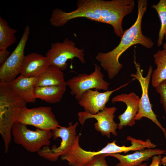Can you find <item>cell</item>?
<instances>
[{
	"instance_id": "6da1fadb",
	"label": "cell",
	"mask_w": 166,
	"mask_h": 166,
	"mask_svg": "<svg viewBox=\"0 0 166 166\" xmlns=\"http://www.w3.org/2000/svg\"><path fill=\"white\" fill-rule=\"evenodd\" d=\"M133 0H78L77 8L70 12L57 8L51 13L49 21L53 26H63L69 20L85 18L91 20L109 24L115 34L121 38L124 31L122 26L124 18L132 12Z\"/></svg>"
},
{
	"instance_id": "7a4b0ae2",
	"label": "cell",
	"mask_w": 166,
	"mask_h": 166,
	"mask_svg": "<svg viewBox=\"0 0 166 166\" xmlns=\"http://www.w3.org/2000/svg\"><path fill=\"white\" fill-rule=\"evenodd\" d=\"M138 14L136 20L129 29L124 31L118 45L113 50L107 53L98 52L96 60L106 71L109 78L112 79L118 73L123 67L119 58L124 52L132 45L140 44L147 49L152 48L153 42L149 38L144 35L141 30L143 16L147 7L146 0H138Z\"/></svg>"
},
{
	"instance_id": "3957f363",
	"label": "cell",
	"mask_w": 166,
	"mask_h": 166,
	"mask_svg": "<svg viewBox=\"0 0 166 166\" xmlns=\"http://www.w3.org/2000/svg\"><path fill=\"white\" fill-rule=\"evenodd\" d=\"M26 103L13 94L4 83L0 82V133L7 152L11 140V131L14 122L12 119L14 109L26 106Z\"/></svg>"
},
{
	"instance_id": "277c9868",
	"label": "cell",
	"mask_w": 166,
	"mask_h": 166,
	"mask_svg": "<svg viewBox=\"0 0 166 166\" xmlns=\"http://www.w3.org/2000/svg\"><path fill=\"white\" fill-rule=\"evenodd\" d=\"M12 119L14 123L31 125L45 130H52L61 126L50 107L16 108L14 109Z\"/></svg>"
},
{
	"instance_id": "5b68a950",
	"label": "cell",
	"mask_w": 166,
	"mask_h": 166,
	"mask_svg": "<svg viewBox=\"0 0 166 166\" xmlns=\"http://www.w3.org/2000/svg\"><path fill=\"white\" fill-rule=\"evenodd\" d=\"M11 133L15 143L21 145L27 151L39 152L42 148L49 146L52 137L51 130L37 128L33 131L28 128L27 125L14 123Z\"/></svg>"
},
{
	"instance_id": "8992f818",
	"label": "cell",
	"mask_w": 166,
	"mask_h": 166,
	"mask_svg": "<svg viewBox=\"0 0 166 166\" xmlns=\"http://www.w3.org/2000/svg\"><path fill=\"white\" fill-rule=\"evenodd\" d=\"M69 126H61L52 130V138L55 140L60 138L61 140L59 146H53L51 148L45 146L38 153V155L48 160L55 161L58 157L68 152L73 146L78 135H77L76 128L78 122L73 124L69 123Z\"/></svg>"
},
{
	"instance_id": "52a82bcc",
	"label": "cell",
	"mask_w": 166,
	"mask_h": 166,
	"mask_svg": "<svg viewBox=\"0 0 166 166\" xmlns=\"http://www.w3.org/2000/svg\"><path fill=\"white\" fill-rule=\"evenodd\" d=\"M84 52L83 49H78L74 42L66 38L62 42L52 43L45 56L48 60L49 65L56 66L62 71L68 66L67 61L74 57L78 58L82 63H85Z\"/></svg>"
},
{
	"instance_id": "ba28073f",
	"label": "cell",
	"mask_w": 166,
	"mask_h": 166,
	"mask_svg": "<svg viewBox=\"0 0 166 166\" xmlns=\"http://www.w3.org/2000/svg\"><path fill=\"white\" fill-rule=\"evenodd\" d=\"M94 65V70L89 74L80 73L66 81L70 94L75 96L76 100L78 101L83 93L91 89L109 90L110 83L104 80L101 68L96 64Z\"/></svg>"
},
{
	"instance_id": "9c48e42d",
	"label": "cell",
	"mask_w": 166,
	"mask_h": 166,
	"mask_svg": "<svg viewBox=\"0 0 166 166\" xmlns=\"http://www.w3.org/2000/svg\"><path fill=\"white\" fill-rule=\"evenodd\" d=\"M134 63L136 69L135 74H132L130 76L134 79L137 80L141 87L142 95L140 98L138 111L135 117V120H139L143 117L147 118L155 123L163 131L166 139V130L158 121L157 116L153 111L152 105L150 103L148 94L149 84L153 72L152 67L150 66L146 76L144 77L143 70L141 69L140 65L136 61L135 53L134 55Z\"/></svg>"
},
{
	"instance_id": "30bf717a",
	"label": "cell",
	"mask_w": 166,
	"mask_h": 166,
	"mask_svg": "<svg viewBox=\"0 0 166 166\" xmlns=\"http://www.w3.org/2000/svg\"><path fill=\"white\" fill-rule=\"evenodd\" d=\"M30 33V27L27 26L17 46L5 62L0 67V82L9 83L20 74L25 56V49Z\"/></svg>"
},
{
	"instance_id": "8fae6325",
	"label": "cell",
	"mask_w": 166,
	"mask_h": 166,
	"mask_svg": "<svg viewBox=\"0 0 166 166\" xmlns=\"http://www.w3.org/2000/svg\"><path fill=\"white\" fill-rule=\"evenodd\" d=\"M116 107H105L103 109L97 113L93 115L85 112H79L78 114L80 123L83 125L85 121L89 118H94L97 121L94 124L96 130L100 132L103 136L109 138L111 133L115 136L117 134L116 131L118 124L114 121V113L117 110Z\"/></svg>"
},
{
	"instance_id": "7c38bea8",
	"label": "cell",
	"mask_w": 166,
	"mask_h": 166,
	"mask_svg": "<svg viewBox=\"0 0 166 166\" xmlns=\"http://www.w3.org/2000/svg\"><path fill=\"white\" fill-rule=\"evenodd\" d=\"M128 83L114 90L104 92H100L96 90H88L82 94L78 101V104L84 108L85 112L91 114H95L103 109L109 100L110 96L114 92L125 86Z\"/></svg>"
},
{
	"instance_id": "4fadbf2b",
	"label": "cell",
	"mask_w": 166,
	"mask_h": 166,
	"mask_svg": "<svg viewBox=\"0 0 166 166\" xmlns=\"http://www.w3.org/2000/svg\"><path fill=\"white\" fill-rule=\"evenodd\" d=\"M140 98L133 92L129 94H121L112 98V103L122 102L125 103L127 106L125 111L118 116L120 121L118 124L119 129H121L124 126H132L135 124V117L138 111Z\"/></svg>"
},
{
	"instance_id": "5bb4252c",
	"label": "cell",
	"mask_w": 166,
	"mask_h": 166,
	"mask_svg": "<svg viewBox=\"0 0 166 166\" xmlns=\"http://www.w3.org/2000/svg\"><path fill=\"white\" fill-rule=\"evenodd\" d=\"M37 78L20 75L10 82L4 84L11 92L26 103H34L37 99L34 88Z\"/></svg>"
},
{
	"instance_id": "9a60e30c",
	"label": "cell",
	"mask_w": 166,
	"mask_h": 166,
	"mask_svg": "<svg viewBox=\"0 0 166 166\" xmlns=\"http://www.w3.org/2000/svg\"><path fill=\"white\" fill-rule=\"evenodd\" d=\"M49 65L48 60L45 56L32 53L25 56L20 74L27 77H38Z\"/></svg>"
},
{
	"instance_id": "2e32d148",
	"label": "cell",
	"mask_w": 166,
	"mask_h": 166,
	"mask_svg": "<svg viewBox=\"0 0 166 166\" xmlns=\"http://www.w3.org/2000/svg\"><path fill=\"white\" fill-rule=\"evenodd\" d=\"M165 151L158 149L148 148L126 155L119 153L105 154L106 156H110L116 158L119 162L116 166H138L141 164L144 161L149 159L156 155H160L164 153Z\"/></svg>"
},
{
	"instance_id": "e0dca14e",
	"label": "cell",
	"mask_w": 166,
	"mask_h": 166,
	"mask_svg": "<svg viewBox=\"0 0 166 166\" xmlns=\"http://www.w3.org/2000/svg\"><path fill=\"white\" fill-rule=\"evenodd\" d=\"M53 85H67L62 71L57 67L49 65L37 78L34 87Z\"/></svg>"
},
{
	"instance_id": "ac0fdd59",
	"label": "cell",
	"mask_w": 166,
	"mask_h": 166,
	"mask_svg": "<svg viewBox=\"0 0 166 166\" xmlns=\"http://www.w3.org/2000/svg\"><path fill=\"white\" fill-rule=\"evenodd\" d=\"M65 85L36 87L34 88L35 97L50 104L59 102L66 91Z\"/></svg>"
},
{
	"instance_id": "d6986e66",
	"label": "cell",
	"mask_w": 166,
	"mask_h": 166,
	"mask_svg": "<svg viewBox=\"0 0 166 166\" xmlns=\"http://www.w3.org/2000/svg\"><path fill=\"white\" fill-rule=\"evenodd\" d=\"M153 57L157 67L152 73L151 83L152 86L156 88L166 80V51L159 50L153 55Z\"/></svg>"
},
{
	"instance_id": "ffe728a7",
	"label": "cell",
	"mask_w": 166,
	"mask_h": 166,
	"mask_svg": "<svg viewBox=\"0 0 166 166\" xmlns=\"http://www.w3.org/2000/svg\"><path fill=\"white\" fill-rule=\"evenodd\" d=\"M17 30L11 28L7 21L0 16V49L7 48L17 41L15 34Z\"/></svg>"
},
{
	"instance_id": "44dd1931",
	"label": "cell",
	"mask_w": 166,
	"mask_h": 166,
	"mask_svg": "<svg viewBox=\"0 0 166 166\" xmlns=\"http://www.w3.org/2000/svg\"><path fill=\"white\" fill-rule=\"evenodd\" d=\"M152 7L156 10L160 21V28L157 42V46H160L163 43L166 31V0H160L157 4L153 5Z\"/></svg>"
},
{
	"instance_id": "7402d4cb",
	"label": "cell",
	"mask_w": 166,
	"mask_h": 166,
	"mask_svg": "<svg viewBox=\"0 0 166 166\" xmlns=\"http://www.w3.org/2000/svg\"><path fill=\"white\" fill-rule=\"evenodd\" d=\"M155 88L156 91L160 95V103L166 115V80L162 82Z\"/></svg>"
},
{
	"instance_id": "603a6c76",
	"label": "cell",
	"mask_w": 166,
	"mask_h": 166,
	"mask_svg": "<svg viewBox=\"0 0 166 166\" xmlns=\"http://www.w3.org/2000/svg\"><path fill=\"white\" fill-rule=\"evenodd\" d=\"M105 154L95 156L85 166H109L105 160Z\"/></svg>"
},
{
	"instance_id": "cb8c5ba5",
	"label": "cell",
	"mask_w": 166,
	"mask_h": 166,
	"mask_svg": "<svg viewBox=\"0 0 166 166\" xmlns=\"http://www.w3.org/2000/svg\"><path fill=\"white\" fill-rule=\"evenodd\" d=\"M10 54V52L7 49H0V67L5 62Z\"/></svg>"
},
{
	"instance_id": "d4e9b609",
	"label": "cell",
	"mask_w": 166,
	"mask_h": 166,
	"mask_svg": "<svg viewBox=\"0 0 166 166\" xmlns=\"http://www.w3.org/2000/svg\"><path fill=\"white\" fill-rule=\"evenodd\" d=\"M151 164L148 166H159L161 163L162 156L161 155L154 156L152 157Z\"/></svg>"
},
{
	"instance_id": "484cf974",
	"label": "cell",
	"mask_w": 166,
	"mask_h": 166,
	"mask_svg": "<svg viewBox=\"0 0 166 166\" xmlns=\"http://www.w3.org/2000/svg\"><path fill=\"white\" fill-rule=\"evenodd\" d=\"M160 164H163L164 165H166V156L161 159Z\"/></svg>"
},
{
	"instance_id": "4316f807",
	"label": "cell",
	"mask_w": 166,
	"mask_h": 166,
	"mask_svg": "<svg viewBox=\"0 0 166 166\" xmlns=\"http://www.w3.org/2000/svg\"><path fill=\"white\" fill-rule=\"evenodd\" d=\"M164 36L166 40V31L165 33ZM163 49L166 51V42L163 44Z\"/></svg>"
},
{
	"instance_id": "83f0119b",
	"label": "cell",
	"mask_w": 166,
	"mask_h": 166,
	"mask_svg": "<svg viewBox=\"0 0 166 166\" xmlns=\"http://www.w3.org/2000/svg\"><path fill=\"white\" fill-rule=\"evenodd\" d=\"M147 163H144L142 164H141L138 166H147Z\"/></svg>"
}]
</instances>
